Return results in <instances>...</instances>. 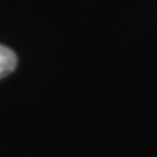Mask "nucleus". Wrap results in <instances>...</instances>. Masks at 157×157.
<instances>
[{"instance_id": "nucleus-1", "label": "nucleus", "mask_w": 157, "mask_h": 157, "mask_svg": "<svg viewBox=\"0 0 157 157\" xmlns=\"http://www.w3.org/2000/svg\"><path fill=\"white\" fill-rule=\"evenodd\" d=\"M16 63H17L16 54L9 47L0 45V78H4L6 75H9L16 68Z\"/></svg>"}]
</instances>
